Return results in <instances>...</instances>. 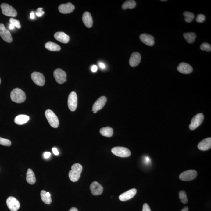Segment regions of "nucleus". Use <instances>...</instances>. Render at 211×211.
<instances>
[{
    "label": "nucleus",
    "mask_w": 211,
    "mask_h": 211,
    "mask_svg": "<svg viewBox=\"0 0 211 211\" xmlns=\"http://www.w3.org/2000/svg\"><path fill=\"white\" fill-rule=\"evenodd\" d=\"M107 101V98L104 96L98 98L93 105L92 111L96 113L98 111L101 110L105 106Z\"/></svg>",
    "instance_id": "ddd939ff"
},
{
    "label": "nucleus",
    "mask_w": 211,
    "mask_h": 211,
    "mask_svg": "<svg viewBox=\"0 0 211 211\" xmlns=\"http://www.w3.org/2000/svg\"><path fill=\"white\" fill-rule=\"evenodd\" d=\"M51 156V153L50 152H45L44 154V157L46 159H48Z\"/></svg>",
    "instance_id": "58836bf2"
},
{
    "label": "nucleus",
    "mask_w": 211,
    "mask_h": 211,
    "mask_svg": "<svg viewBox=\"0 0 211 211\" xmlns=\"http://www.w3.org/2000/svg\"><path fill=\"white\" fill-rule=\"evenodd\" d=\"M30 118L29 116L25 115H19L15 118L14 122L16 124L23 125L27 123Z\"/></svg>",
    "instance_id": "5701e85b"
},
{
    "label": "nucleus",
    "mask_w": 211,
    "mask_h": 211,
    "mask_svg": "<svg viewBox=\"0 0 211 211\" xmlns=\"http://www.w3.org/2000/svg\"><path fill=\"white\" fill-rule=\"evenodd\" d=\"M0 36L3 40L7 42L11 43L13 41L11 33L5 28L2 23H0Z\"/></svg>",
    "instance_id": "9d476101"
},
{
    "label": "nucleus",
    "mask_w": 211,
    "mask_h": 211,
    "mask_svg": "<svg viewBox=\"0 0 211 211\" xmlns=\"http://www.w3.org/2000/svg\"><path fill=\"white\" fill-rule=\"evenodd\" d=\"M69 211H78V209H76L75 207H73L71 208Z\"/></svg>",
    "instance_id": "c03bdc74"
},
{
    "label": "nucleus",
    "mask_w": 211,
    "mask_h": 211,
    "mask_svg": "<svg viewBox=\"0 0 211 211\" xmlns=\"http://www.w3.org/2000/svg\"><path fill=\"white\" fill-rule=\"evenodd\" d=\"M54 76L57 82L59 84H63L66 81V74L61 69H55L54 72Z\"/></svg>",
    "instance_id": "1a4fd4ad"
},
{
    "label": "nucleus",
    "mask_w": 211,
    "mask_h": 211,
    "mask_svg": "<svg viewBox=\"0 0 211 211\" xmlns=\"http://www.w3.org/2000/svg\"><path fill=\"white\" fill-rule=\"evenodd\" d=\"M136 6V2L134 0H129L126 1L122 5V9L126 10L127 9H133Z\"/></svg>",
    "instance_id": "cd10ccee"
},
{
    "label": "nucleus",
    "mask_w": 211,
    "mask_h": 211,
    "mask_svg": "<svg viewBox=\"0 0 211 211\" xmlns=\"http://www.w3.org/2000/svg\"><path fill=\"white\" fill-rule=\"evenodd\" d=\"M83 167L79 163H75L71 167V170L69 172V176L71 181L76 182L79 180L82 171Z\"/></svg>",
    "instance_id": "f03ea898"
},
{
    "label": "nucleus",
    "mask_w": 211,
    "mask_h": 211,
    "mask_svg": "<svg viewBox=\"0 0 211 211\" xmlns=\"http://www.w3.org/2000/svg\"><path fill=\"white\" fill-rule=\"evenodd\" d=\"M193 68L191 65L185 62H181L177 67V70L183 74H188L192 73Z\"/></svg>",
    "instance_id": "2eb2a0df"
},
{
    "label": "nucleus",
    "mask_w": 211,
    "mask_h": 211,
    "mask_svg": "<svg viewBox=\"0 0 211 211\" xmlns=\"http://www.w3.org/2000/svg\"><path fill=\"white\" fill-rule=\"evenodd\" d=\"M9 22L10 23L13 24L15 27L17 28L18 29H20L21 28V25L20 22L17 19H13V18H10L9 19Z\"/></svg>",
    "instance_id": "72a5a7b5"
},
{
    "label": "nucleus",
    "mask_w": 211,
    "mask_h": 211,
    "mask_svg": "<svg viewBox=\"0 0 211 211\" xmlns=\"http://www.w3.org/2000/svg\"><path fill=\"white\" fill-rule=\"evenodd\" d=\"M43 8H38L37 9V11L36 12V14L38 17H41L43 14L45 13V12L42 11Z\"/></svg>",
    "instance_id": "c9c22d12"
},
{
    "label": "nucleus",
    "mask_w": 211,
    "mask_h": 211,
    "mask_svg": "<svg viewBox=\"0 0 211 211\" xmlns=\"http://www.w3.org/2000/svg\"><path fill=\"white\" fill-rule=\"evenodd\" d=\"M32 80L35 84L39 86H43L45 83V78L44 75L38 72H33L31 74Z\"/></svg>",
    "instance_id": "9b49d317"
},
{
    "label": "nucleus",
    "mask_w": 211,
    "mask_h": 211,
    "mask_svg": "<svg viewBox=\"0 0 211 211\" xmlns=\"http://www.w3.org/2000/svg\"><path fill=\"white\" fill-rule=\"evenodd\" d=\"M46 193V191L42 190L40 193V196H41V200L44 203L49 205L52 202V199L51 197L47 196Z\"/></svg>",
    "instance_id": "c85d7f7f"
},
{
    "label": "nucleus",
    "mask_w": 211,
    "mask_h": 211,
    "mask_svg": "<svg viewBox=\"0 0 211 211\" xmlns=\"http://www.w3.org/2000/svg\"><path fill=\"white\" fill-rule=\"evenodd\" d=\"M1 78H0V84H1Z\"/></svg>",
    "instance_id": "09e8293b"
},
{
    "label": "nucleus",
    "mask_w": 211,
    "mask_h": 211,
    "mask_svg": "<svg viewBox=\"0 0 211 211\" xmlns=\"http://www.w3.org/2000/svg\"><path fill=\"white\" fill-rule=\"evenodd\" d=\"M45 116L51 127L57 128L59 125V120L53 112L50 109H48L45 112Z\"/></svg>",
    "instance_id": "7ed1b4c3"
},
{
    "label": "nucleus",
    "mask_w": 211,
    "mask_h": 211,
    "mask_svg": "<svg viewBox=\"0 0 211 211\" xmlns=\"http://www.w3.org/2000/svg\"><path fill=\"white\" fill-rule=\"evenodd\" d=\"M75 9V6L70 2L66 4H62L58 7V10L63 14L71 13Z\"/></svg>",
    "instance_id": "a211bd4d"
},
{
    "label": "nucleus",
    "mask_w": 211,
    "mask_h": 211,
    "mask_svg": "<svg viewBox=\"0 0 211 211\" xmlns=\"http://www.w3.org/2000/svg\"><path fill=\"white\" fill-rule=\"evenodd\" d=\"M205 20V15L202 14H198L197 16L196 21L198 23H202Z\"/></svg>",
    "instance_id": "f704fd0d"
},
{
    "label": "nucleus",
    "mask_w": 211,
    "mask_h": 211,
    "mask_svg": "<svg viewBox=\"0 0 211 211\" xmlns=\"http://www.w3.org/2000/svg\"><path fill=\"white\" fill-rule=\"evenodd\" d=\"M91 71L93 72V73H95L98 70V66H96V65H93L91 66Z\"/></svg>",
    "instance_id": "4c0bfd02"
},
{
    "label": "nucleus",
    "mask_w": 211,
    "mask_h": 211,
    "mask_svg": "<svg viewBox=\"0 0 211 211\" xmlns=\"http://www.w3.org/2000/svg\"><path fill=\"white\" fill-rule=\"evenodd\" d=\"M26 181L28 184H35L36 179L35 175L33 170L30 169H28L26 173Z\"/></svg>",
    "instance_id": "b1692460"
},
{
    "label": "nucleus",
    "mask_w": 211,
    "mask_h": 211,
    "mask_svg": "<svg viewBox=\"0 0 211 211\" xmlns=\"http://www.w3.org/2000/svg\"><path fill=\"white\" fill-rule=\"evenodd\" d=\"M100 132L102 136L110 137L113 135V130L112 127L108 126V127L101 129L100 130Z\"/></svg>",
    "instance_id": "a878e982"
},
{
    "label": "nucleus",
    "mask_w": 211,
    "mask_h": 211,
    "mask_svg": "<svg viewBox=\"0 0 211 211\" xmlns=\"http://www.w3.org/2000/svg\"><path fill=\"white\" fill-rule=\"evenodd\" d=\"M198 173L196 170H190L184 171L179 176L180 180L184 181H191L196 178Z\"/></svg>",
    "instance_id": "0eeeda50"
},
{
    "label": "nucleus",
    "mask_w": 211,
    "mask_h": 211,
    "mask_svg": "<svg viewBox=\"0 0 211 211\" xmlns=\"http://www.w3.org/2000/svg\"><path fill=\"white\" fill-rule=\"evenodd\" d=\"M90 188L91 193L94 195H101L103 192V187L97 181H94L91 183Z\"/></svg>",
    "instance_id": "4468645a"
},
{
    "label": "nucleus",
    "mask_w": 211,
    "mask_h": 211,
    "mask_svg": "<svg viewBox=\"0 0 211 211\" xmlns=\"http://www.w3.org/2000/svg\"><path fill=\"white\" fill-rule=\"evenodd\" d=\"M189 209L188 207L186 206L181 211H188Z\"/></svg>",
    "instance_id": "a18cd8bd"
},
{
    "label": "nucleus",
    "mask_w": 211,
    "mask_h": 211,
    "mask_svg": "<svg viewBox=\"0 0 211 211\" xmlns=\"http://www.w3.org/2000/svg\"><path fill=\"white\" fill-rule=\"evenodd\" d=\"M140 39L141 42L149 46H152L155 44V40L153 36L150 34L143 33L140 36Z\"/></svg>",
    "instance_id": "dca6fc26"
},
{
    "label": "nucleus",
    "mask_w": 211,
    "mask_h": 211,
    "mask_svg": "<svg viewBox=\"0 0 211 211\" xmlns=\"http://www.w3.org/2000/svg\"><path fill=\"white\" fill-rule=\"evenodd\" d=\"M45 47L48 50L52 51H58L61 50L60 47L58 44L51 41H48L45 44Z\"/></svg>",
    "instance_id": "393cba45"
},
{
    "label": "nucleus",
    "mask_w": 211,
    "mask_h": 211,
    "mask_svg": "<svg viewBox=\"0 0 211 211\" xmlns=\"http://www.w3.org/2000/svg\"><path fill=\"white\" fill-rule=\"evenodd\" d=\"M142 211H151L150 208L148 204L145 203L143 206Z\"/></svg>",
    "instance_id": "e433bc0d"
},
{
    "label": "nucleus",
    "mask_w": 211,
    "mask_h": 211,
    "mask_svg": "<svg viewBox=\"0 0 211 211\" xmlns=\"http://www.w3.org/2000/svg\"><path fill=\"white\" fill-rule=\"evenodd\" d=\"M46 195L47 196H49V197H51V194H50L49 193V192H47L46 193Z\"/></svg>",
    "instance_id": "49530a36"
},
{
    "label": "nucleus",
    "mask_w": 211,
    "mask_h": 211,
    "mask_svg": "<svg viewBox=\"0 0 211 211\" xmlns=\"http://www.w3.org/2000/svg\"><path fill=\"white\" fill-rule=\"evenodd\" d=\"M161 1H166V0H161Z\"/></svg>",
    "instance_id": "de8ad7c7"
},
{
    "label": "nucleus",
    "mask_w": 211,
    "mask_h": 211,
    "mask_svg": "<svg viewBox=\"0 0 211 211\" xmlns=\"http://www.w3.org/2000/svg\"><path fill=\"white\" fill-rule=\"evenodd\" d=\"M2 13L4 15L11 17H16L17 12L14 8L7 4L3 3L1 5Z\"/></svg>",
    "instance_id": "39448f33"
},
{
    "label": "nucleus",
    "mask_w": 211,
    "mask_h": 211,
    "mask_svg": "<svg viewBox=\"0 0 211 211\" xmlns=\"http://www.w3.org/2000/svg\"><path fill=\"white\" fill-rule=\"evenodd\" d=\"M198 148L201 151L208 150L211 148V138L205 139L198 144Z\"/></svg>",
    "instance_id": "aec40b11"
},
{
    "label": "nucleus",
    "mask_w": 211,
    "mask_h": 211,
    "mask_svg": "<svg viewBox=\"0 0 211 211\" xmlns=\"http://www.w3.org/2000/svg\"><path fill=\"white\" fill-rule=\"evenodd\" d=\"M82 20L83 23L88 28L92 27L93 19L91 13L88 12H84L83 15Z\"/></svg>",
    "instance_id": "4be33fe9"
},
{
    "label": "nucleus",
    "mask_w": 211,
    "mask_h": 211,
    "mask_svg": "<svg viewBox=\"0 0 211 211\" xmlns=\"http://www.w3.org/2000/svg\"><path fill=\"white\" fill-rule=\"evenodd\" d=\"M54 37L58 41L64 44L68 43L70 40L69 36L63 32H58L55 33Z\"/></svg>",
    "instance_id": "412c9836"
},
{
    "label": "nucleus",
    "mask_w": 211,
    "mask_h": 211,
    "mask_svg": "<svg viewBox=\"0 0 211 211\" xmlns=\"http://www.w3.org/2000/svg\"><path fill=\"white\" fill-rule=\"evenodd\" d=\"M52 151L53 153L55 155H59V152L58 151L57 149L56 148H52Z\"/></svg>",
    "instance_id": "ea45409f"
},
{
    "label": "nucleus",
    "mask_w": 211,
    "mask_h": 211,
    "mask_svg": "<svg viewBox=\"0 0 211 211\" xmlns=\"http://www.w3.org/2000/svg\"><path fill=\"white\" fill-rule=\"evenodd\" d=\"M184 15L185 17L184 20L186 22L188 23H191L193 20L194 17V15L193 13L191 12H185L184 13Z\"/></svg>",
    "instance_id": "c756f323"
},
{
    "label": "nucleus",
    "mask_w": 211,
    "mask_h": 211,
    "mask_svg": "<svg viewBox=\"0 0 211 211\" xmlns=\"http://www.w3.org/2000/svg\"><path fill=\"white\" fill-rule=\"evenodd\" d=\"M10 98L13 102L17 103H21L26 100V95L23 90L17 88L12 91L10 94Z\"/></svg>",
    "instance_id": "f257e3e1"
},
{
    "label": "nucleus",
    "mask_w": 211,
    "mask_h": 211,
    "mask_svg": "<svg viewBox=\"0 0 211 211\" xmlns=\"http://www.w3.org/2000/svg\"><path fill=\"white\" fill-rule=\"evenodd\" d=\"M200 48L201 50L209 52L211 51V46L207 43H203L201 45Z\"/></svg>",
    "instance_id": "2f4dec72"
},
{
    "label": "nucleus",
    "mask_w": 211,
    "mask_h": 211,
    "mask_svg": "<svg viewBox=\"0 0 211 211\" xmlns=\"http://www.w3.org/2000/svg\"><path fill=\"white\" fill-rule=\"evenodd\" d=\"M35 18V16H34V13L33 12H31L30 13V18L31 19H34Z\"/></svg>",
    "instance_id": "79ce46f5"
},
{
    "label": "nucleus",
    "mask_w": 211,
    "mask_h": 211,
    "mask_svg": "<svg viewBox=\"0 0 211 211\" xmlns=\"http://www.w3.org/2000/svg\"><path fill=\"white\" fill-rule=\"evenodd\" d=\"M0 144L5 146H10L12 143L9 140L0 137Z\"/></svg>",
    "instance_id": "473e14b6"
},
{
    "label": "nucleus",
    "mask_w": 211,
    "mask_h": 211,
    "mask_svg": "<svg viewBox=\"0 0 211 211\" xmlns=\"http://www.w3.org/2000/svg\"><path fill=\"white\" fill-rule=\"evenodd\" d=\"M112 153L116 156L122 158L128 157L131 152L128 148L123 147H116L112 149Z\"/></svg>",
    "instance_id": "20e7f679"
},
{
    "label": "nucleus",
    "mask_w": 211,
    "mask_h": 211,
    "mask_svg": "<svg viewBox=\"0 0 211 211\" xmlns=\"http://www.w3.org/2000/svg\"><path fill=\"white\" fill-rule=\"evenodd\" d=\"M179 198L183 204H185L188 202V200L185 191H180L179 193Z\"/></svg>",
    "instance_id": "7c9ffc66"
},
{
    "label": "nucleus",
    "mask_w": 211,
    "mask_h": 211,
    "mask_svg": "<svg viewBox=\"0 0 211 211\" xmlns=\"http://www.w3.org/2000/svg\"><path fill=\"white\" fill-rule=\"evenodd\" d=\"M99 66H100V67L101 68V69H105V68L106 67V66L105 65V64L103 63H102V62H100V63H99Z\"/></svg>",
    "instance_id": "a19ab883"
},
{
    "label": "nucleus",
    "mask_w": 211,
    "mask_h": 211,
    "mask_svg": "<svg viewBox=\"0 0 211 211\" xmlns=\"http://www.w3.org/2000/svg\"><path fill=\"white\" fill-rule=\"evenodd\" d=\"M141 60V54L138 52L133 53L130 56L129 63L131 67H134L138 66Z\"/></svg>",
    "instance_id": "f3484780"
},
{
    "label": "nucleus",
    "mask_w": 211,
    "mask_h": 211,
    "mask_svg": "<svg viewBox=\"0 0 211 211\" xmlns=\"http://www.w3.org/2000/svg\"><path fill=\"white\" fill-rule=\"evenodd\" d=\"M77 105V94L74 91H72L69 94L68 100V106L69 109L72 112L76 110Z\"/></svg>",
    "instance_id": "423d86ee"
},
{
    "label": "nucleus",
    "mask_w": 211,
    "mask_h": 211,
    "mask_svg": "<svg viewBox=\"0 0 211 211\" xmlns=\"http://www.w3.org/2000/svg\"><path fill=\"white\" fill-rule=\"evenodd\" d=\"M204 116L203 114H198L191 119V124L189 125L190 130H193L201 125L204 120Z\"/></svg>",
    "instance_id": "6e6552de"
},
{
    "label": "nucleus",
    "mask_w": 211,
    "mask_h": 211,
    "mask_svg": "<svg viewBox=\"0 0 211 211\" xmlns=\"http://www.w3.org/2000/svg\"><path fill=\"white\" fill-rule=\"evenodd\" d=\"M15 26L13 24H12V23H10L9 25V28L11 30H13L14 29Z\"/></svg>",
    "instance_id": "37998d69"
},
{
    "label": "nucleus",
    "mask_w": 211,
    "mask_h": 211,
    "mask_svg": "<svg viewBox=\"0 0 211 211\" xmlns=\"http://www.w3.org/2000/svg\"><path fill=\"white\" fill-rule=\"evenodd\" d=\"M6 204L11 211H17L20 206L19 201L13 197H9L7 199Z\"/></svg>",
    "instance_id": "f8f14e48"
},
{
    "label": "nucleus",
    "mask_w": 211,
    "mask_h": 211,
    "mask_svg": "<svg viewBox=\"0 0 211 211\" xmlns=\"http://www.w3.org/2000/svg\"><path fill=\"white\" fill-rule=\"evenodd\" d=\"M184 39L189 44H192L195 41V39L197 37V35L195 33H186L184 34Z\"/></svg>",
    "instance_id": "bb28decb"
},
{
    "label": "nucleus",
    "mask_w": 211,
    "mask_h": 211,
    "mask_svg": "<svg viewBox=\"0 0 211 211\" xmlns=\"http://www.w3.org/2000/svg\"><path fill=\"white\" fill-rule=\"evenodd\" d=\"M137 191L135 188L132 189L129 191L121 194L119 196V199L121 201H126L129 200L134 196L137 193Z\"/></svg>",
    "instance_id": "6ab92c4d"
}]
</instances>
